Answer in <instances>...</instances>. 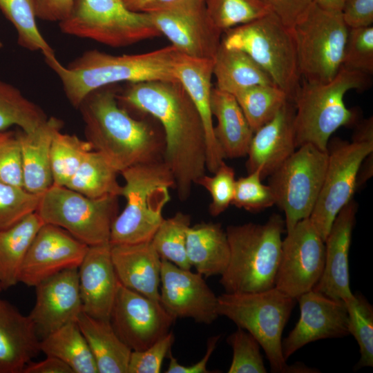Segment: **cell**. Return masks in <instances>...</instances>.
Segmentation results:
<instances>
[{
    "instance_id": "1",
    "label": "cell",
    "mask_w": 373,
    "mask_h": 373,
    "mask_svg": "<svg viewBox=\"0 0 373 373\" xmlns=\"http://www.w3.org/2000/svg\"><path fill=\"white\" fill-rule=\"evenodd\" d=\"M116 97L128 113L158 121L164 136L163 161L174 178L178 198L184 201L207 170L206 136L201 117L178 80L127 83Z\"/></svg>"
},
{
    "instance_id": "2",
    "label": "cell",
    "mask_w": 373,
    "mask_h": 373,
    "mask_svg": "<svg viewBox=\"0 0 373 373\" xmlns=\"http://www.w3.org/2000/svg\"><path fill=\"white\" fill-rule=\"evenodd\" d=\"M117 84L89 93L78 107L86 140L117 172L135 165L163 160L162 130L146 119H137L121 106Z\"/></svg>"
},
{
    "instance_id": "3",
    "label": "cell",
    "mask_w": 373,
    "mask_h": 373,
    "mask_svg": "<svg viewBox=\"0 0 373 373\" xmlns=\"http://www.w3.org/2000/svg\"><path fill=\"white\" fill-rule=\"evenodd\" d=\"M178 52L172 45L144 53L122 55L94 49L85 51L66 66L56 56L45 61L59 77L69 103L77 109L89 93L105 86L175 80L174 68Z\"/></svg>"
},
{
    "instance_id": "4",
    "label": "cell",
    "mask_w": 373,
    "mask_h": 373,
    "mask_svg": "<svg viewBox=\"0 0 373 373\" xmlns=\"http://www.w3.org/2000/svg\"><path fill=\"white\" fill-rule=\"evenodd\" d=\"M285 220L271 215L264 224L227 227L230 258L220 283L227 293H254L275 287Z\"/></svg>"
},
{
    "instance_id": "5",
    "label": "cell",
    "mask_w": 373,
    "mask_h": 373,
    "mask_svg": "<svg viewBox=\"0 0 373 373\" xmlns=\"http://www.w3.org/2000/svg\"><path fill=\"white\" fill-rule=\"evenodd\" d=\"M124 180L121 196L126 206L114 220L111 246L151 241L164 219L162 210L175 187L172 173L163 160L141 164L120 173Z\"/></svg>"
},
{
    "instance_id": "6",
    "label": "cell",
    "mask_w": 373,
    "mask_h": 373,
    "mask_svg": "<svg viewBox=\"0 0 373 373\" xmlns=\"http://www.w3.org/2000/svg\"><path fill=\"white\" fill-rule=\"evenodd\" d=\"M367 76L342 66L336 77L327 83L302 79L294 102L296 148L311 144L327 151L331 135L356 119L354 112L345 104V93L352 89H365L370 83Z\"/></svg>"
},
{
    "instance_id": "7",
    "label": "cell",
    "mask_w": 373,
    "mask_h": 373,
    "mask_svg": "<svg viewBox=\"0 0 373 373\" xmlns=\"http://www.w3.org/2000/svg\"><path fill=\"white\" fill-rule=\"evenodd\" d=\"M296 299L276 287L254 293H224L218 296V313L245 329L264 350L276 373L305 372V365H288L282 352V335Z\"/></svg>"
},
{
    "instance_id": "8",
    "label": "cell",
    "mask_w": 373,
    "mask_h": 373,
    "mask_svg": "<svg viewBox=\"0 0 373 373\" xmlns=\"http://www.w3.org/2000/svg\"><path fill=\"white\" fill-rule=\"evenodd\" d=\"M221 44L247 54L294 102L300 87L296 46L291 28L275 14L224 32Z\"/></svg>"
},
{
    "instance_id": "9",
    "label": "cell",
    "mask_w": 373,
    "mask_h": 373,
    "mask_svg": "<svg viewBox=\"0 0 373 373\" xmlns=\"http://www.w3.org/2000/svg\"><path fill=\"white\" fill-rule=\"evenodd\" d=\"M372 152V117L358 127L352 142L336 139L327 147L323 182L309 218L324 241L336 216L352 199L362 164Z\"/></svg>"
},
{
    "instance_id": "10",
    "label": "cell",
    "mask_w": 373,
    "mask_h": 373,
    "mask_svg": "<svg viewBox=\"0 0 373 373\" xmlns=\"http://www.w3.org/2000/svg\"><path fill=\"white\" fill-rule=\"evenodd\" d=\"M59 26L66 35L112 48L161 36L148 13L131 10L123 0H74L69 15Z\"/></svg>"
},
{
    "instance_id": "11",
    "label": "cell",
    "mask_w": 373,
    "mask_h": 373,
    "mask_svg": "<svg viewBox=\"0 0 373 373\" xmlns=\"http://www.w3.org/2000/svg\"><path fill=\"white\" fill-rule=\"evenodd\" d=\"M291 30L302 79L310 83L332 81L342 67L349 30L341 12L327 10L312 2Z\"/></svg>"
},
{
    "instance_id": "12",
    "label": "cell",
    "mask_w": 373,
    "mask_h": 373,
    "mask_svg": "<svg viewBox=\"0 0 373 373\" xmlns=\"http://www.w3.org/2000/svg\"><path fill=\"white\" fill-rule=\"evenodd\" d=\"M118 209L117 196L90 198L66 186L52 185L41 195L35 212L44 223L58 226L94 246L109 242Z\"/></svg>"
},
{
    "instance_id": "13",
    "label": "cell",
    "mask_w": 373,
    "mask_h": 373,
    "mask_svg": "<svg viewBox=\"0 0 373 373\" xmlns=\"http://www.w3.org/2000/svg\"><path fill=\"white\" fill-rule=\"evenodd\" d=\"M327 160V151L303 144L268 177L275 204L285 213L286 231L309 218L322 187Z\"/></svg>"
},
{
    "instance_id": "14",
    "label": "cell",
    "mask_w": 373,
    "mask_h": 373,
    "mask_svg": "<svg viewBox=\"0 0 373 373\" xmlns=\"http://www.w3.org/2000/svg\"><path fill=\"white\" fill-rule=\"evenodd\" d=\"M325 258V241L309 218L299 221L282 241L275 287L297 299L317 284Z\"/></svg>"
},
{
    "instance_id": "15",
    "label": "cell",
    "mask_w": 373,
    "mask_h": 373,
    "mask_svg": "<svg viewBox=\"0 0 373 373\" xmlns=\"http://www.w3.org/2000/svg\"><path fill=\"white\" fill-rule=\"evenodd\" d=\"M148 14L161 35L180 53L197 58H214L222 32L209 17L205 0H178Z\"/></svg>"
},
{
    "instance_id": "16",
    "label": "cell",
    "mask_w": 373,
    "mask_h": 373,
    "mask_svg": "<svg viewBox=\"0 0 373 373\" xmlns=\"http://www.w3.org/2000/svg\"><path fill=\"white\" fill-rule=\"evenodd\" d=\"M175 320L160 302L119 282L110 321L117 335L132 351L153 345L170 332Z\"/></svg>"
},
{
    "instance_id": "17",
    "label": "cell",
    "mask_w": 373,
    "mask_h": 373,
    "mask_svg": "<svg viewBox=\"0 0 373 373\" xmlns=\"http://www.w3.org/2000/svg\"><path fill=\"white\" fill-rule=\"evenodd\" d=\"M160 303L175 319L191 318L211 324L219 316L218 296L202 276L162 259Z\"/></svg>"
},
{
    "instance_id": "18",
    "label": "cell",
    "mask_w": 373,
    "mask_h": 373,
    "mask_svg": "<svg viewBox=\"0 0 373 373\" xmlns=\"http://www.w3.org/2000/svg\"><path fill=\"white\" fill-rule=\"evenodd\" d=\"M88 247L64 229L44 223L35 235L25 257L19 283L35 287L64 269L78 268Z\"/></svg>"
},
{
    "instance_id": "19",
    "label": "cell",
    "mask_w": 373,
    "mask_h": 373,
    "mask_svg": "<svg viewBox=\"0 0 373 373\" xmlns=\"http://www.w3.org/2000/svg\"><path fill=\"white\" fill-rule=\"evenodd\" d=\"M296 300L300 318L289 335L282 340V352L286 361L308 343L350 334L348 314L343 300L331 298L314 289Z\"/></svg>"
},
{
    "instance_id": "20",
    "label": "cell",
    "mask_w": 373,
    "mask_h": 373,
    "mask_svg": "<svg viewBox=\"0 0 373 373\" xmlns=\"http://www.w3.org/2000/svg\"><path fill=\"white\" fill-rule=\"evenodd\" d=\"M35 287V303L28 316L40 340L64 325L77 321L82 312L77 267L64 269Z\"/></svg>"
},
{
    "instance_id": "21",
    "label": "cell",
    "mask_w": 373,
    "mask_h": 373,
    "mask_svg": "<svg viewBox=\"0 0 373 373\" xmlns=\"http://www.w3.org/2000/svg\"><path fill=\"white\" fill-rule=\"evenodd\" d=\"M357 207L352 198L336 216L325 240L323 272L312 289L335 300L344 301L353 296L350 283L349 251Z\"/></svg>"
},
{
    "instance_id": "22",
    "label": "cell",
    "mask_w": 373,
    "mask_h": 373,
    "mask_svg": "<svg viewBox=\"0 0 373 373\" xmlns=\"http://www.w3.org/2000/svg\"><path fill=\"white\" fill-rule=\"evenodd\" d=\"M109 242L89 246L78 267L82 312L93 318L110 321L119 280Z\"/></svg>"
},
{
    "instance_id": "23",
    "label": "cell",
    "mask_w": 373,
    "mask_h": 373,
    "mask_svg": "<svg viewBox=\"0 0 373 373\" xmlns=\"http://www.w3.org/2000/svg\"><path fill=\"white\" fill-rule=\"evenodd\" d=\"M294 103L288 100L269 122L254 133L247 152L248 173L268 178L296 151Z\"/></svg>"
},
{
    "instance_id": "24",
    "label": "cell",
    "mask_w": 373,
    "mask_h": 373,
    "mask_svg": "<svg viewBox=\"0 0 373 373\" xmlns=\"http://www.w3.org/2000/svg\"><path fill=\"white\" fill-rule=\"evenodd\" d=\"M213 59L178 54L175 77L196 107L203 123L207 146V170L213 173L224 162V156L214 136L211 110Z\"/></svg>"
},
{
    "instance_id": "25",
    "label": "cell",
    "mask_w": 373,
    "mask_h": 373,
    "mask_svg": "<svg viewBox=\"0 0 373 373\" xmlns=\"http://www.w3.org/2000/svg\"><path fill=\"white\" fill-rule=\"evenodd\" d=\"M40 352V338L29 316L0 298V373H22Z\"/></svg>"
},
{
    "instance_id": "26",
    "label": "cell",
    "mask_w": 373,
    "mask_h": 373,
    "mask_svg": "<svg viewBox=\"0 0 373 373\" xmlns=\"http://www.w3.org/2000/svg\"><path fill=\"white\" fill-rule=\"evenodd\" d=\"M111 252L119 283L160 302L162 258L151 242L113 245Z\"/></svg>"
},
{
    "instance_id": "27",
    "label": "cell",
    "mask_w": 373,
    "mask_h": 373,
    "mask_svg": "<svg viewBox=\"0 0 373 373\" xmlns=\"http://www.w3.org/2000/svg\"><path fill=\"white\" fill-rule=\"evenodd\" d=\"M63 122L50 117L35 131L16 134L19 142L23 173V188L41 195L52 186L50 148L55 134L61 131Z\"/></svg>"
},
{
    "instance_id": "28",
    "label": "cell",
    "mask_w": 373,
    "mask_h": 373,
    "mask_svg": "<svg viewBox=\"0 0 373 373\" xmlns=\"http://www.w3.org/2000/svg\"><path fill=\"white\" fill-rule=\"evenodd\" d=\"M211 110L217 121L213 128L214 136L224 158L246 156L254 131L235 97L213 88Z\"/></svg>"
},
{
    "instance_id": "29",
    "label": "cell",
    "mask_w": 373,
    "mask_h": 373,
    "mask_svg": "<svg viewBox=\"0 0 373 373\" xmlns=\"http://www.w3.org/2000/svg\"><path fill=\"white\" fill-rule=\"evenodd\" d=\"M186 251L189 264L204 277L222 275L230 258L226 231L220 223L202 222L190 226Z\"/></svg>"
},
{
    "instance_id": "30",
    "label": "cell",
    "mask_w": 373,
    "mask_h": 373,
    "mask_svg": "<svg viewBox=\"0 0 373 373\" xmlns=\"http://www.w3.org/2000/svg\"><path fill=\"white\" fill-rule=\"evenodd\" d=\"M77 323L95 361L98 373H128L132 350L119 338L110 321L82 312Z\"/></svg>"
},
{
    "instance_id": "31",
    "label": "cell",
    "mask_w": 373,
    "mask_h": 373,
    "mask_svg": "<svg viewBox=\"0 0 373 373\" xmlns=\"http://www.w3.org/2000/svg\"><path fill=\"white\" fill-rule=\"evenodd\" d=\"M213 62L216 87L233 95L256 85H276L271 77L241 50L227 48L220 44Z\"/></svg>"
},
{
    "instance_id": "32",
    "label": "cell",
    "mask_w": 373,
    "mask_h": 373,
    "mask_svg": "<svg viewBox=\"0 0 373 373\" xmlns=\"http://www.w3.org/2000/svg\"><path fill=\"white\" fill-rule=\"evenodd\" d=\"M44 221L33 212L0 231V284L6 289L19 283V272L30 246Z\"/></svg>"
},
{
    "instance_id": "33",
    "label": "cell",
    "mask_w": 373,
    "mask_h": 373,
    "mask_svg": "<svg viewBox=\"0 0 373 373\" xmlns=\"http://www.w3.org/2000/svg\"><path fill=\"white\" fill-rule=\"evenodd\" d=\"M40 351L60 359L73 373H98L92 352L77 321L68 323L42 338Z\"/></svg>"
},
{
    "instance_id": "34",
    "label": "cell",
    "mask_w": 373,
    "mask_h": 373,
    "mask_svg": "<svg viewBox=\"0 0 373 373\" xmlns=\"http://www.w3.org/2000/svg\"><path fill=\"white\" fill-rule=\"evenodd\" d=\"M118 173L97 151H90L65 186L90 198L106 195L121 196L122 186Z\"/></svg>"
},
{
    "instance_id": "35",
    "label": "cell",
    "mask_w": 373,
    "mask_h": 373,
    "mask_svg": "<svg viewBox=\"0 0 373 373\" xmlns=\"http://www.w3.org/2000/svg\"><path fill=\"white\" fill-rule=\"evenodd\" d=\"M48 118L44 111L19 88L0 80V131L17 126L22 131L30 133Z\"/></svg>"
},
{
    "instance_id": "36",
    "label": "cell",
    "mask_w": 373,
    "mask_h": 373,
    "mask_svg": "<svg viewBox=\"0 0 373 373\" xmlns=\"http://www.w3.org/2000/svg\"><path fill=\"white\" fill-rule=\"evenodd\" d=\"M0 10L15 27L21 47L41 52L44 59L55 57L37 26L35 0H0Z\"/></svg>"
},
{
    "instance_id": "37",
    "label": "cell",
    "mask_w": 373,
    "mask_h": 373,
    "mask_svg": "<svg viewBox=\"0 0 373 373\" xmlns=\"http://www.w3.org/2000/svg\"><path fill=\"white\" fill-rule=\"evenodd\" d=\"M252 131L256 132L269 122L289 100L276 85H256L233 95Z\"/></svg>"
},
{
    "instance_id": "38",
    "label": "cell",
    "mask_w": 373,
    "mask_h": 373,
    "mask_svg": "<svg viewBox=\"0 0 373 373\" xmlns=\"http://www.w3.org/2000/svg\"><path fill=\"white\" fill-rule=\"evenodd\" d=\"M92 145L76 135L57 131L50 148V167L52 185L65 186L77 171Z\"/></svg>"
},
{
    "instance_id": "39",
    "label": "cell",
    "mask_w": 373,
    "mask_h": 373,
    "mask_svg": "<svg viewBox=\"0 0 373 373\" xmlns=\"http://www.w3.org/2000/svg\"><path fill=\"white\" fill-rule=\"evenodd\" d=\"M190 226L191 216L177 212L163 220L151 241L162 259L186 270L191 268L186 251V233Z\"/></svg>"
},
{
    "instance_id": "40",
    "label": "cell",
    "mask_w": 373,
    "mask_h": 373,
    "mask_svg": "<svg viewBox=\"0 0 373 373\" xmlns=\"http://www.w3.org/2000/svg\"><path fill=\"white\" fill-rule=\"evenodd\" d=\"M205 6L211 22L222 33L271 12L261 0H205Z\"/></svg>"
},
{
    "instance_id": "41",
    "label": "cell",
    "mask_w": 373,
    "mask_h": 373,
    "mask_svg": "<svg viewBox=\"0 0 373 373\" xmlns=\"http://www.w3.org/2000/svg\"><path fill=\"white\" fill-rule=\"evenodd\" d=\"M348 314V329L357 341L361 356L354 370L373 366V308L361 294L344 300Z\"/></svg>"
},
{
    "instance_id": "42",
    "label": "cell",
    "mask_w": 373,
    "mask_h": 373,
    "mask_svg": "<svg viewBox=\"0 0 373 373\" xmlns=\"http://www.w3.org/2000/svg\"><path fill=\"white\" fill-rule=\"evenodd\" d=\"M41 195L0 180V231L6 229L35 212Z\"/></svg>"
},
{
    "instance_id": "43",
    "label": "cell",
    "mask_w": 373,
    "mask_h": 373,
    "mask_svg": "<svg viewBox=\"0 0 373 373\" xmlns=\"http://www.w3.org/2000/svg\"><path fill=\"white\" fill-rule=\"evenodd\" d=\"M227 341L233 357L229 373H266L260 344L247 331L240 327L230 334Z\"/></svg>"
},
{
    "instance_id": "44",
    "label": "cell",
    "mask_w": 373,
    "mask_h": 373,
    "mask_svg": "<svg viewBox=\"0 0 373 373\" xmlns=\"http://www.w3.org/2000/svg\"><path fill=\"white\" fill-rule=\"evenodd\" d=\"M262 180L258 170L236 180L231 204L250 212H259L275 204L271 189Z\"/></svg>"
},
{
    "instance_id": "45",
    "label": "cell",
    "mask_w": 373,
    "mask_h": 373,
    "mask_svg": "<svg viewBox=\"0 0 373 373\" xmlns=\"http://www.w3.org/2000/svg\"><path fill=\"white\" fill-rule=\"evenodd\" d=\"M342 66L363 73H373V26L349 28Z\"/></svg>"
},
{
    "instance_id": "46",
    "label": "cell",
    "mask_w": 373,
    "mask_h": 373,
    "mask_svg": "<svg viewBox=\"0 0 373 373\" xmlns=\"http://www.w3.org/2000/svg\"><path fill=\"white\" fill-rule=\"evenodd\" d=\"M212 176L204 174L196 182L211 195V202L209 206L211 216H218L231 204L234 188L235 172L224 161L219 166Z\"/></svg>"
},
{
    "instance_id": "47",
    "label": "cell",
    "mask_w": 373,
    "mask_h": 373,
    "mask_svg": "<svg viewBox=\"0 0 373 373\" xmlns=\"http://www.w3.org/2000/svg\"><path fill=\"white\" fill-rule=\"evenodd\" d=\"M175 336L169 332L149 347L132 351L128 373H159L164 358L171 351Z\"/></svg>"
},
{
    "instance_id": "48",
    "label": "cell",
    "mask_w": 373,
    "mask_h": 373,
    "mask_svg": "<svg viewBox=\"0 0 373 373\" xmlns=\"http://www.w3.org/2000/svg\"><path fill=\"white\" fill-rule=\"evenodd\" d=\"M0 180L23 188L22 157L16 133L0 146Z\"/></svg>"
},
{
    "instance_id": "49",
    "label": "cell",
    "mask_w": 373,
    "mask_h": 373,
    "mask_svg": "<svg viewBox=\"0 0 373 373\" xmlns=\"http://www.w3.org/2000/svg\"><path fill=\"white\" fill-rule=\"evenodd\" d=\"M341 15L349 28L372 26L373 0H345Z\"/></svg>"
},
{
    "instance_id": "50",
    "label": "cell",
    "mask_w": 373,
    "mask_h": 373,
    "mask_svg": "<svg viewBox=\"0 0 373 373\" xmlns=\"http://www.w3.org/2000/svg\"><path fill=\"white\" fill-rule=\"evenodd\" d=\"M286 26L291 28L306 12L312 0H261Z\"/></svg>"
},
{
    "instance_id": "51",
    "label": "cell",
    "mask_w": 373,
    "mask_h": 373,
    "mask_svg": "<svg viewBox=\"0 0 373 373\" xmlns=\"http://www.w3.org/2000/svg\"><path fill=\"white\" fill-rule=\"evenodd\" d=\"M74 0H35L37 17L48 21L65 19L69 15Z\"/></svg>"
},
{
    "instance_id": "52",
    "label": "cell",
    "mask_w": 373,
    "mask_h": 373,
    "mask_svg": "<svg viewBox=\"0 0 373 373\" xmlns=\"http://www.w3.org/2000/svg\"><path fill=\"white\" fill-rule=\"evenodd\" d=\"M220 335L213 336L208 338L207 351L201 360L191 365H184L178 363L177 358L173 356L170 351L168 357L170 359L166 373H209L211 372L207 368V363L216 349Z\"/></svg>"
},
{
    "instance_id": "53",
    "label": "cell",
    "mask_w": 373,
    "mask_h": 373,
    "mask_svg": "<svg viewBox=\"0 0 373 373\" xmlns=\"http://www.w3.org/2000/svg\"><path fill=\"white\" fill-rule=\"evenodd\" d=\"M22 373H73L71 368L60 359L46 356L39 362H29Z\"/></svg>"
},
{
    "instance_id": "54",
    "label": "cell",
    "mask_w": 373,
    "mask_h": 373,
    "mask_svg": "<svg viewBox=\"0 0 373 373\" xmlns=\"http://www.w3.org/2000/svg\"><path fill=\"white\" fill-rule=\"evenodd\" d=\"M178 0H123L126 7L132 11L150 13L173 3Z\"/></svg>"
},
{
    "instance_id": "55",
    "label": "cell",
    "mask_w": 373,
    "mask_h": 373,
    "mask_svg": "<svg viewBox=\"0 0 373 373\" xmlns=\"http://www.w3.org/2000/svg\"><path fill=\"white\" fill-rule=\"evenodd\" d=\"M320 8L335 12H341L345 0H312Z\"/></svg>"
},
{
    "instance_id": "56",
    "label": "cell",
    "mask_w": 373,
    "mask_h": 373,
    "mask_svg": "<svg viewBox=\"0 0 373 373\" xmlns=\"http://www.w3.org/2000/svg\"><path fill=\"white\" fill-rule=\"evenodd\" d=\"M14 135V132L8 130L4 131H0V146L7 142Z\"/></svg>"
},
{
    "instance_id": "57",
    "label": "cell",
    "mask_w": 373,
    "mask_h": 373,
    "mask_svg": "<svg viewBox=\"0 0 373 373\" xmlns=\"http://www.w3.org/2000/svg\"><path fill=\"white\" fill-rule=\"evenodd\" d=\"M2 47H3V43L1 40L0 39V48H1Z\"/></svg>"
},
{
    "instance_id": "58",
    "label": "cell",
    "mask_w": 373,
    "mask_h": 373,
    "mask_svg": "<svg viewBox=\"0 0 373 373\" xmlns=\"http://www.w3.org/2000/svg\"><path fill=\"white\" fill-rule=\"evenodd\" d=\"M2 290H3V288H2V287H1V284H0V292H1Z\"/></svg>"
}]
</instances>
